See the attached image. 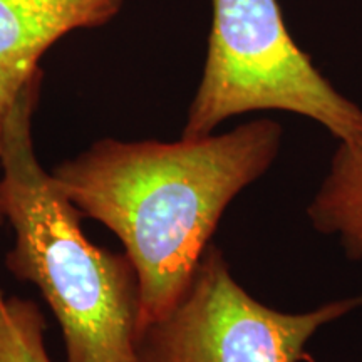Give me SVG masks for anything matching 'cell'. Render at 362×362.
Segmentation results:
<instances>
[{
    "label": "cell",
    "mask_w": 362,
    "mask_h": 362,
    "mask_svg": "<svg viewBox=\"0 0 362 362\" xmlns=\"http://www.w3.org/2000/svg\"><path fill=\"white\" fill-rule=\"evenodd\" d=\"M280 144L282 126L257 119L173 143L104 138L56 166L62 194L107 226L134 265L139 330L178 302L223 211L270 168Z\"/></svg>",
    "instance_id": "1"
},
{
    "label": "cell",
    "mask_w": 362,
    "mask_h": 362,
    "mask_svg": "<svg viewBox=\"0 0 362 362\" xmlns=\"http://www.w3.org/2000/svg\"><path fill=\"white\" fill-rule=\"evenodd\" d=\"M40 83L42 72L21 90L0 138V203L16 235L6 265L42 293L62 330L67 362H139L134 265L126 253L89 242L81 214L35 155Z\"/></svg>",
    "instance_id": "2"
},
{
    "label": "cell",
    "mask_w": 362,
    "mask_h": 362,
    "mask_svg": "<svg viewBox=\"0 0 362 362\" xmlns=\"http://www.w3.org/2000/svg\"><path fill=\"white\" fill-rule=\"evenodd\" d=\"M208 52L183 138L214 134L230 117L277 110L362 144V110L344 98L288 34L277 0H210Z\"/></svg>",
    "instance_id": "3"
},
{
    "label": "cell",
    "mask_w": 362,
    "mask_h": 362,
    "mask_svg": "<svg viewBox=\"0 0 362 362\" xmlns=\"http://www.w3.org/2000/svg\"><path fill=\"white\" fill-rule=\"evenodd\" d=\"M362 305V296L288 314L252 297L220 248L208 245L178 302L138 334L139 362H300L324 325Z\"/></svg>",
    "instance_id": "4"
},
{
    "label": "cell",
    "mask_w": 362,
    "mask_h": 362,
    "mask_svg": "<svg viewBox=\"0 0 362 362\" xmlns=\"http://www.w3.org/2000/svg\"><path fill=\"white\" fill-rule=\"evenodd\" d=\"M124 0H0V138L21 90L40 74L49 47L72 30L98 29Z\"/></svg>",
    "instance_id": "5"
},
{
    "label": "cell",
    "mask_w": 362,
    "mask_h": 362,
    "mask_svg": "<svg viewBox=\"0 0 362 362\" xmlns=\"http://www.w3.org/2000/svg\"><path fill=\"white\" fill-rule=\"evenodd\" d=\"M307 215L317 232L337 237L347 257L362 262V144H339Z\"/></svg>",
    "instance_id": "6"
},
{
    "label": "cell",
    "mask_w": 362,
    "mask_h": 362,
    "mask_svg": "<svg viewBox=\"0 0 362 362\" xmlns=\"http://www.w3.org/2000/svg\"><path fill=\"white\" fill-rule=\"evenodd\" d=\"M45 330L47 320L35 302L0 296V362H52Z\"/></svg>",
    "instance_id": "7"
},
{
    "label": "cell",
    "mask_w": 362,
    "mask_h": 362,
    "mask_svg": "<svg viewBox=\"0 0 362 362\" xmlns=\"http://www.w3.org/2000/svg\"><path fill=\"white\" fill-rule=\"evenodd\" d=\"M6 215H4V210H2V203H0V226H2L4 223H6ZM0 296H4L2 291H0Z\"/></svg>",
    "instance_id": "8"
}]
</instances>
